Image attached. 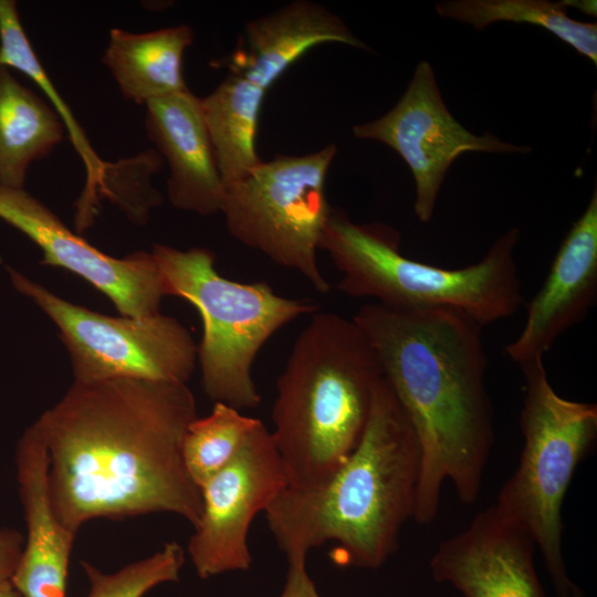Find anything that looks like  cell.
<instances>
[{"label": "cell", "instance_id": "obj_18", "mask_svg": "<svg viewBox=\"0 0 597 597\" xmlns=\"http://www.w3.org/2000/svg\"><path fill=\"white\" fill-rule=\"evenodd\" d=\"M193 42L187 24L144 33L109 30L102 61L111 71L122 94L137 104H146L188 90L184 80L185 51Z\"/></svg>", "mask_w": 597, "mask_h": 597}, {"label": "cell", "instance_id": "obj_4", "mask_svg": "<svg viewBox=\"0 0 597 597\" xmlns=\"http://www.w3.org/2000/svg\"><path fill=\"white\" fill-rule=\"evenodd\" d=\"M381 378L377 355L353 318L311 315L276 380L271 411L287 486L314 488L347 460Z\"/></svg>", "mask_w": 597, "mask_h": 597}, {"label": "cell", "instance_id": "obj_23", "mask_svg": "<svg viewBox=\"0 0 597 597\" xmlns=\"http://www.w3.org/2000/svg\"><path fill=\"white\" fill-rule=\"evenodd\" d=\"M262 421L223 402H214L209 415L189 423L182 443L186 469L201 489L240 451Z\"/></svg>", "mask_w": 597, "mask_h": 597}, {"label": "cell", "instance_id": "obj_5", "mask_svg": "<svg viewBox=\"0 0 597 597\" xmlns=\"http://www.w3.org/2000/svg\"><path fill=\"white\" fill-rule=\"evenodd\" d=\"M520 239V229L511 228L476 263L444 269L405 256L395 228L357 223L332 208L320 249L342 273L336 287L348 296L390 308H453L484 327L513 316L522 304L514 254Z\"/></svg>", "mask_w": 597, "mask_h": 597}, {"label": "cell", "instance_id": "obj_8", "mask_svg": "<svg viewBox=\"0 0 597 597\" xmlns=\"http://www.w3.org/2000/svg\"><path fill=\"white\" fill-rule=\"evenodd\" d=\"M337 147L276 155L226 189L221 213L230 235L301 273L320 293L329 284L317 250L331 213L326 179Z\"/></svg>", "mask_w": 597, "mask_h": 597}, {"label": "cell", "instance_id": "obj_19", "mask_svg": "<svg viewBox=\"0 0 597 597\" xmlns=\"http://www.w3.org/2000/svg\"><path fill=\"white\" fill-rule=\"evenodd\" d=\"M266 91L243 75H229L207 96L201 108L226 189L260 164L256 153L259 116Z\"/></svg>", "mask_w": 597, "mask_h": 597}, {"label": "cell", "instance_id": "obj_7", "mask_svg": "<svg viewBox=\"0 0 597 597\" xmlns=\"http://www.w3.org/2000/svg\"><path fill=\"white\" fill-rule=\"evenodd\" d=\"M525 379L519 465L493 503L540 549L557 597H585L563 555L562 506L574 473L597 438V406L561 397L543 358L519 365Z\"/></svg>", "mask_w": 597, "mask_h": 597}, {"label": "cell", "instance_id": "obj_21", "mask_svg": "<svg viewBox=\"0 0 597 597\" xmlns=\"http://www.w3.org/2000/svg\"><path fill=\"white\" fill-rule=\"evenodd\" d=\"M0 66L17 70L38 85L51 102L54 112L67 130L70 140L82 158L86 181L76 202L75 226L77 231H85L93 224L98 211L105 163L91 147L82 127L36 56L22 25L14 0H0Z\"/></svg>", "mask_w": 597, "mask_h": 597}, {"label": "cell", "instance_id": "obj_25", "mask_svg": "<svg viewBox=\"0 0 597 597\" xmlns=\"http://www.w3.org/2000/svg\"><path fill=\"white\" fill-rule=\"evenodd\" d=\"M157 150H146L129 159L104 166L101 196L112 202L136 224H144L153 208L163 201L151 186L150 176L161 167Z\"/></svg>", "mask_w": 597, "mask_h": 597}, {"label": "cell", "instance_id": "obj_6", "mask_svg": "<svg viewBox=\"0 0 597 597\" xmlns=\"http://www.w3.org/2000/svg\"><path fill=\"white\" fill-rule=\"evenodd\" d=\"M150 252L167 296L188 301L200 314L203 333L197 360L206 395L239 410L259 406L261 395L252 377L258 353L280 328L317 312V305L279 295L265 281L242 283L222 276L206 248L155 243Z\"/></svg>", "mask_w": 597, "mask_h": 597}, {"label": "cell", "instance_id": "obj_14", "mask_svg": "<svg viewBox=\"0 0 597 597\" xmlns=\"http://www.w3.org/2000/svg\"><path fill=\"white\" fill-rule=\"evenodd\" d=\"M597 300V189L564 238L549 271L526 308L519 336L505 353L521 365L544 358L556 339L580 323Z\"/></svg>", "mask_w": 597, "mask_h": 597}, {"label": "cell", "instance_id": "obj_24", "mask_svg": "<svg viewBox=\"0 0 597 597\" xmlns=\"http://www.w3.org/2000/svg\"><path fill=\"white\" fill-rule=\"evenodd\" d=\"M184 563V547L170 541L154 554L113 573L86 561H81V566L90 583L87 597H144L156 586L178 582Z\"/></svg>", "mask_w": 597, "mask_h": 597}, {"label": "cell", "instance_id": "obj_15", "mask_svg": "<svg viewBox=\"0 0 597 597\" xmlns=\"http://www.w3.org/2000/svg\"><path fill=\"white\" fill-rule=\"evenodd\" d=\"M14 461L27 534L10 582L22 597H67L69 566L76 533L59 520L52 505L46 449L33 425L18 440Z\"/></svg>", "mask_w": 597, "mask_h": 597}, {"label": "cell", "instance_id": "obj_2", "mask_svg": "<svg viewBox=\"0 0 597 597\" xmlns=\"http://www.w3.org/2000/svg\"><path fill=\"white\" fill-rule=\"evenodd\" d=\"M352 318L418 440L412 520L420 525L436 520L446 481L463 504H472L494 443L483 326L453 308H390L376 302L362 305Z\"/></svg>", "mask_w": 597, "mask_h": 597}, {"label": "cell", "instance_id": "obj_27", "mask_svg": "<svg viewBox=\"0 0 597 597\" xmlns=\"http://www.w3.org/2000/svg\"><path fill=\"white\" fill-rule=\"evenodd\" d=\"M280 597H321L306 568V558L287 559V574Z\"/></svg>", "mask_w": 597, "mask_h": 597}, {"label": "cell", "instance_id": "obj_28", "mask_svg": "<svg viewBox=\"0 0 597 597\" xmlns=\"http://www.w3.org/2000/svg\"><path fill=\"white\" fill-rule=\"evenodd\" d=\"M0 597H22L10 580L0 582Z\"/></svg>", "mask_w": 597, "mask_h": 597}, {"label": "cell", "instance_id": "obj_12", "mask_svg": "<svg viewBox=\"0 0 597 597\" xmlns=\"http://www.w3.org/2000/svg\"><path fill=\"white\" fill-rule=\"evenodd\" d=\"M0 219L41 249V264L81 276L106 295L121 315L147 317L159 313L167 294L151 252L137 251L122 259L107 255L72 232L24 188L0 185Z\"/></svg>", "mask_w": 597, "mask_h": 597}, {"label": "cell", "instance_id": "obj_3", "mask_svg": "<svg viewBox=\"0 0 597 597\" xmlns=\"http://www.w3.org/2000/svg\"><path fill=\"white\" fill-rule=\"evenodd\" d=\"M420 457L415 431L383 377L347 460L314 488L286 486L264 512L276 545L291 559L332 542L345 565L383 566L412 519Z\"/></svg>", "mask_w": 597, "mask_h": 597}, {"label": "cell", "instance_id": "obj_17", "mask_svg": "<svg viewBox=\"0 0 597 597\" xmlns=\"http://www.w3.org/2000/svg\"><path fill=\"white\" fill-rule=\"evenodd\" d=\"M326 43L369 50L324 6L296 0L245 24L244 43L233 53L230 71L268 92L306 52Z\"/></svg>", "mask_w": 597, "mask_h": 597}, {"label": "cell", "instance_id": "obj_9", "mask_svg": "<svg viewBox=\"0 0 597 597\" xmlns=\"http://www.w3.org/2000/svg\"><path fill=\"white\" fill-rule=\"evenodd\" d=\"M13 287L42 310L60 331L74 383L134 378L186 383L197 363L189 329L160 313L109 316L71 303L8 268Z\"/></svg>", "mask_w": 597, "mask_h": 597}, {"label": "cell", "instance_id": "obj_10", "mask_svg": "<svg viewBox=\"0 0 597 597\" xmlns=\"http://www.w3.org/2000/svg\"><path fill=\"white\" fill-rule=\"evenodd\" d=\"M358 139L381 143L408 165L415 181L413 210L421 222L432 219L437 198L453 161L464 153L526 155L532 148L500 139L491 133L474 135L448 109L434 71L421 61L395 106L383 116L352 127Z\"/></svg>", "mask_w": 597, "mask_h": 597}, {"label": "cell", "instance_id": "obj_22", "mask_svg": "<svg viewBox=\"0 0 597 597\" xmlns=\"http://www.w3.org/2000/svg\"><path fill=\"white\" fill-rule=\"evenodd\" d=\"M566 7L549 0H443L434 8L440 17L478 31L502 21L541 27L596 64L597 24L572 19Z\"/></svg>", "mask_w": 597, "mask_h": 597}, {"label": "cell", "instance_id": "obj_16", "mask_svg": "<svg viewBox=\"0 0 597 597\" xmlns=\"http://www.w3.org/2000/svg\"><path fill=\"white\" fill-rule=\"evenodd\" d=\"M148 138L169 167L167 195L179 210L209 216L221 212V179L200 97L189 90L145 104Z\"/></svg>", "mask_w": 597, "mask_h": 597}, {"label": "cell", "instance_id": "obj_26", "mask_svg": "<svg viewBox=\"0 0 597 597\" xmlns=\"http://www.w3.org/2000/svg\"><path fill=\"white\" fill-rule=\"evenodd\" d=\"M24 545V535L13 527H0V582L14 574Z\"/></svg>", "mask_w": 597, "mask_h": 597}, {"label": "cell", "instance_id": "obj_13", "mask_svg": "<svg viewBox=\"0 0 597 597\" xmlns=\"http://www.w3.org/2000/svg\"><path fill=\"white\" fill-rule=\"evenodd\" d=\"M535 544L492 504L443 541L429 568L464 597H547L534 563Z\"/></svg>", "mask_w": 597, "mask_h": 597}, {"label": "cell", "instance_id": "obj_1", "mask_svg": "<svg viewBox=\"0 0 597 597\" xmlns=\"http://www.w3.org/2000/svg\"><path fill=\"white\" fill-rule=\"evenodd\" d=\"M196 417L186 383L73 381L32 423L46 449L59 520L74 533L91 520L154 513L175 514L193 526L201 492L186 469L182 443Z\"/></svg>", "mask_w": 597, "mask_h": 597}, {"label": "cell", "instance_id": "obj_11", "mask_svg": "<svg viewBox=\"0 0 597 597\" xmlns=\"http://www.w3.org/2000/svg\"><path fill=\"white\" fill-rule=\"evenodd\" d=\"M286 486L273 436L261 422L237 455L200 489L201 513L187 545L200 578L250 568L251 523Z\"/></svg>", "mask_w": 597, "mask_h": 597}, {"label": "cell", "instance_id": "obj_20", "mask_svg": "<svg viewBox=\"0 0 597 597\" xmlns=\"http://www.w3.org/2000/svg\"><path fill=\"white\" fill-rule=\"evenodd\" d=\"M64 129L43 98L0 66V185L23 188L30 165L61 143Z\"/></svg>", "mask_w": 597, "mask_h": 597}]
</instances>
